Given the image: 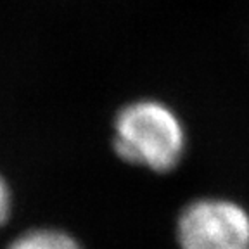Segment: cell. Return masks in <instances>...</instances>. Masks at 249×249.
I'll use <instances>...</instances> for the list:
<instances>
[{
	"instance_id": "6da1fadb",
	"label": "cell",
	"mask_w": 249,
	"mask_h": 249,
	"mask_svg": "<svg viewBox=\"0 0 249 249\" xmlns=\"http://www.w3.org/2000/svg\"><path fill=\"white\" fill-rule=\"evenodd\" d=\"M113 145L121 160L166 173L185 151V130L173 109L160 101H135L114 120Z\"/></svg>"
},
{
	"instance_id": "7a4b0ae2",
	"label": "cell",
	"mask_w": 249,
	"mask_h": 249,
	"mask_svg": "<svg viewBox=\"0 0 249 249\" xmlns=\"http://www.w3.org/2000/svg\"><path fill=\"white\" fill-rule=\"evenodd\" d=\"M177 241L180 249H249V213L229 199L192 201L178 216Z\"/></svg>"
},
{
	"instance_id": "3957f363",
	"label": "cell",
	"mask_w": 249,
	"mask_h": 249,
	"mask_svg": "<svg viewBox=\"0 0 249 249\" xmlns=\"http://www.w3.org/2000/svg\"><path fill=\"white\" fill-rule=\"evenodd\" d=\"M5 249H83L80 242L64 230L31 229L19 233Z\"/></svg>"
},
{
	"instance_id": "277c9868",
	"label": "cell",
	"mask_w": 249,
	"mask_h": 249,
	"mask_svg": "<svg viewBox=\"0 0 249 249\" xmlns=\"http://www.w3.org/2000/svg\"><path fill=\"white\" fill-rule=\"evenodd\" d=\"M12 210V194L9 189L7 182L2 175H0V227L5 225L11 216Z\"/></svg>"
}]
</instances>
